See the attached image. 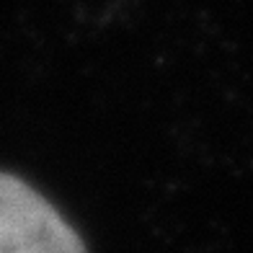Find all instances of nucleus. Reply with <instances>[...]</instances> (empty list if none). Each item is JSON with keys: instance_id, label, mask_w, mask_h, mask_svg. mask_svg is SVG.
Returning a JSON list of instances; mask_svg holds the SVG:
<instances>
[{"instance_id": "1", "label": "nucleus", "mask_w": 253, "mask_h": 253, "mask_svg": "<svg viewBox=\"0 0 253 253\" xmlns=\"http://www.w3.org/2000/svg\"><path fill=\"white\" fill-rule=\"evenodd\" d=\"M0 253H88L65 217L26 181L0 170Z\"/></svg>"}]
</instances>
